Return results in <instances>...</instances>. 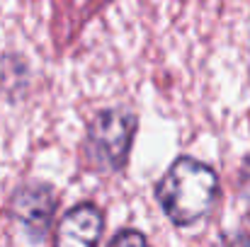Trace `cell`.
Segmentation results:
<instances>
[{"label": "cell", "mask_w": 250, "mask_h": 247, "mask_svg": "<svg viewBox=\"0 0 250 247\" xmlns=\"http://www.w3.org/2000/svg\"><path fill=\"white\" fill-rule=\"evenodd\" d=\"M158 204L175 226L202 221L219 199V177L214 167L189 155L177 158L156 187Z\"/></svg>", "instance_id": "6da1fadb"}, {"label": "cell", "mask_w": 250, "mask_h": 247, "mask_svg": "<svg viewBox=\"0 0 250 247\" xmlns=\"http://www.w3.org/2000/svg\"><path fill=\"white\" fill-rule=\"evenodd\" d=\"M136 126H139V121L131 112H126V109H102L87 124L85 155L100 170L119 172L126 165Z\"/></svg>", "instance_id": "7a4b0ae2"}, {"label": "cell", "mask_w": 250, "mask_h": 247, "mask_svg": "<svg viewBox=\"0 0 250 247\" xmlns=\"http://www.w3.org/2000/svg\"><path fill=\"white\" fill-rule=\"evenodd\" d=\"M56 189L46 182H27L12 194L10 213L24 228L32 243H42L49 233V226L56 213Z\"/></svg>", "instance_id": "3957f363"}, {"label": "cell", "mask_w": 250, "mask_h": 247, "mask_svg": "<svg viewBox=\"0 0 250 247\" xmlns=\"http://www.w3.org/2000/svg\"><path fill=\"white\" fill-rule=\"evenodd\" d=\"M102 228H104V216L95 204L90 201L76 204L59 221L54 247H97Z\"/></svg>", "instance_id": "277c9868"}, {"label": "cell", "mask_w": 250, "mask_h": 247, "mask_svg": "<svg viewBox=\"0 0 250 247\" xmlns=\"http://www.w3.org/2000/svg\"><path fill=\"white\" fill-rule=\"evenodd\" d=\"M107 247H148V240L141 230H134V228H124L119 230Z\"/></svg>", "instance_id": "5b68a950"}, {"label": "cell", "mask_w": 250, "mask_h": 247, "mask_svg": "<svg viewBox=\"0 0 250 247\" xmlns=\"http://www.w3.org/2000/svg\"><path fill=\"white\" fill-rule=\"evenodd\" d=\"M214 247H250V235H246V233H229Z\"/></svg>", "instance_id": "8992f818"}, {"label": "cell", "mask_w": 250, "mask_h": 247, "mask_svg": "<svg viewBox=\"0 0 250 247\" xmlns=\"http://www.w3.org/2000/svg\"><path fill=\"white\" fill-rule=\"evenodd\" d=\"M238 184H241V194H243L246 199H250V155H246V160L241 165Z\"/></svg>", "instance_id": "52a82bcc"}]
</instances>
